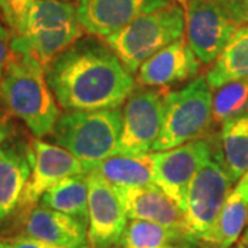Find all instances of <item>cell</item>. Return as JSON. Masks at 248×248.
<instances>
[{
	"mask_svg": "<svg viewBox=\"0 0 248 248\" xmlns=\"http://www.w3.org/2000/svg\"><path fill=\"white\" fill-rule=\"evenodd\" d=\"M248 110V78L234 80L215 90L213 99V123L223 124Z\"/></svg>",
	"mask_w": 248,
	"mask_h": 248,
	"instance_id": "obj_23",
	"label": "cell"
},
{
	"mask_svg": "<svg viewBox=\"0 0 248 248\" xmlns=\"http://www.w3.org/2000/svg\"><path fill=\"white\" fill-rule=\"evenodd\" d=\"M248 78V24L233 33L219 57L211 63L205 79L213 91L226 83Z\"/></svg>",
	"mask_w": 248,
	"mask_h": 248,
	"instance_id": "obj_20",
	"label": "cell"
},
{
	"mask_svg": "<svg viewBox=\"0 0 248 248\" xmlns=\"http://www.w3.org/2000/svg\"><path fill=\"white\" fill-rule=\"evenodd\" d=\"M31 152L32 172L18 208L28 210L36 205L42 196L63 178L75 174H87L86 166L71 152L57 143L36 138L31 142Z\"/></svg>",
	"mask_w": 248,
	"mask_h": 248,
	"instance_id": "obj_11",
	"label": "cell"
},
{
	"mask_svg": "<svg viewBox=\"0 0 248 248\" xmlns=\"http://www.w3.org/2000/svg\"><path fill=\"white\" fill-rule=\"evenodd\" d=\"M101 37H80L46 68V79L65 110L122 108L137 89L134 73Z\"/></svg>",
	"mask_w": 248,
	"mask_h": 248,
	"instance_id": "obj_1",
	"label": "cell"
},
{
	"mask_svg": "<svg viewBox=\"0 0 248 248\" xmlns=\"http://www.w3.org/2000/svg\"><path fill=\"white\" fill-rule=\"evenodd\" d=\"M112 186H149L155 184L152 152L143 155H113L89 170Z\"/></svg>",
	"mask_w": 248,
	"mask_h": 248,
	"instance_id": "obj_19",
	"label": "cell"
},
{
	"mask_svg": "<svg viewBox=\"0 0 248 248\" xmlns=\"http://www.w3.org/2000/svg\"><path fill=\"white\" fill-rule=\"evenodd\" d=\"M123 123V109L65 110L53 131L57 145L71 152L89 170L115 155Z\"/></svg>",
	"mask_w": 248,
	"mask_h": 248,
	"instance_id": "obj_3",
	"label": "cell"
},
{
	"mask_svg": "<svg viewBox=\"0 0 248 248\" xmlns=\"http://www.w3.org/2000/svg\"><path fill=\"white\" fill-rule=\"evenodd\" d=\"M10 247L11 248H62L54 246L51 243H47L43 240L35 239L27 234H19L14 239H10Z\"/></svg>",
	"mask_w": 248,
	"mask_h": 248,
	"instance_id": "obj_26",
	"label": "cell"
},
{
	"mask_svg": "<svg viewBox=\"0 0 248 248\" xmlns=\"http://www.w3.org/2000/svg\"><path fill=\"white\" fill-rule=\"evenodd\" d=\"M33 0H0V11L10 31L14 32Z\"/></svg>",
	"mask_w": 248,
	"mask_h": 248,
	"instance_id": "obj_24",
	"label": "cell"
},
{
	"mask_svg": "<svg viewBox=\"0 0 248 248\" xmlns=\"http://www.w3.org/2000/svg\"><path fill=\"white\" fill-rule=\"evenodd\" d=\"M248 223V171L232 189L213 228L202 237L204 248H232Z\"/></svg>",
	"mask_w": 248,
	"mask_h": 248,
	"instance_id": "obj_17",
	"label": "cell"
},
{
	"mask_svg": "<svg viewBox=\"0 0 248 248\" xmlns=\"http://www.w3.org/2000/svg\"><path fill=\"white\" fill-rule=\"evenodd\" d=\"M215 142L199 138L169 151L152 152L155 184L185 211L187 189L197 171L211 157Z\"/></svg>",
	"mask_w": 248,
	"mask_h": 248,
	"instance_id": "obj_9",
	"label": "cell"
},
{
	"mask_svg": "<svg viewBox=\"0 0 248 248\" xmlns=\"http://www.w3.org/2000/svg\"><path fill=\"white\" fill-rule=\"evenodd\" d=\"M244 24L240 0H189L185 6L186 39L203 65H211Z\"/></svg>",
	"mask_w": 248,
	"mask_h": 248,
	"instance_id": "obj_6",
	"label": "cell"
},
{
	"mask_svg": "<svg viewBox=\"0 0 248 248\" xmlns=\"http://www.w3.org/2000/svg\"><path fill=\"white\" fill-rule=\"evenodd\" d=\"M24 233L62 248H90L89 225L78 218L43 205L28 208Z\"/></svg>",
	"mask_w": 248,
	"mask_h": 248,
	"instance_id": "obj_15",
	"label": "cell"
},
{
	"mask_svg": "<svg viewBox=\"0 0 248 248\" xmlns=\"http://www.w3.org/2000/svg\"><path fill=\"white\" fill-rule=\"evenodd\" d=\"M219 148L226 171L237 184L248 171V110L222 124Z\"/></svg>",
	"mask_w": 248,
	"mask_h": 248,
	"instance_id": "obj_22",
	"label": "cell"
},
{
	"mask_svg": "<svg viewBox=\"0 0 248 248\" xmlns=\"http://www.w3.org/2000/svg\"><path fill=\"white\" fill-rule=\"evenodd\" d=\"M89 179V243L90 248L120 246L128 217L112 186L97 172H87Z\"/></svg>",
	"mask_w": 248,
	"mask_h": 248,
	"instance_id": "obj_10",
	"label": "cell"
},
{
	"mask_svg": "<svg viewBox=\"0 0 248 248\" xmlns=\"http://www.w3.org/2000/svg\"><path fill=\"white\" fill-rule=\"evenodd\" d=\"M122 248H203L192 232L167 228L159 223L130 219Z\"/></svg>",
	"mask_w": 248,
	"mask_h": 248,
	"instance_id": "obj_18",
	"label": "cell"
},
{
	"mask_svg": "<svg viewBox=\"0 0 248 248\" xmlns=\"http://www.w3.org/2000/svg\"><path fill=\"white\" fill-rule=\"evenodd\" d=\"M172 0H78V16L86 33L107 39L122 28Z\"/></svg>",
	"mask_w": 248,
	"mask_h": 248,
	"instance_id": "obj_12",
	"label": "cell"
},
{
	"mask_svg": "<svg viewBox=\"0 0 248 248\" xmlns=\"http://www.w3.org/2000/svg\"><path fill=\"white\" fill-rule=\"evenodd\" d=\"M9 137V125L0 122V146L1 143L6 141V138Z\"/></svg>",
	"mask_w": 248,
	"mask_h": 248,
	"instance_id": "obj_27",
	"label": "cell"
},
{
	"mask_svg": "<svg viewBox=\"0 0 248 248\" xmlns=\"http://www.w3.org/2000/svg\"><path fill=\"white\" fill-rule=\"evenodd\" d=\"M185 35V7L172 3L134 19L104 39L123 63L137 73L142 63Z\"/></svg>",
	"mask_w": 248,
	"mask_h": 248,
	"instance_id": "obj_4",
	"label": "cell"
},
{
	"mask_svg": "<svg viewBox=\"0 0 248 248\" xmlns=\"http://www.w3.org/2000/svg\"><path fill=\"white\" fill-rule=\"evenodd\" d=\"M214 91L205 75H199L182 89L164 94V117L152 152L169 151L203 138L213 123Z\"/></svg>",
	"mask_w": 248,
	"mask_h": 248,
	"instance_id": "obj_5",
	"label": "cell"
},
{
	"mask_svg": "<svg viewBox=\"0 0 248 248\" xmlns=\"http://www.w3.org/2000/svg\"><path fill=\"white\" fill-rule=\"evenodd\" d=\"M233 248H248V247H247V246H244L243 243H240V244H237L236 247H233Z\"/></svg>",
	"mask_w": 248,
	"mask_h": 248,
	"instance_id": "obj_32",
	"label": "cell"
},
{
	"mask_svg": "<svg viewBox=\"0 0 248 248\" xmlns=\"http://www.w3.org/2000/svg\"><path fill=\"white\" fill-rule=\"evenodd\" d=\"M0 99L36 138L51 135L61 112L46 79V69L27 55L11 51L0 83Z\"/></svg>",
	"mask_w": 248,
	"mask_h": 248,
	"instance_id": "obj_2",
	"label": "cell"
},
{
	"mask_svg": "<svg viewBox=\"0 0 248 248\" xmlns=\"http://www.w3.org/2000/svg\"><path fill=\"white\" fill-rule=\"evenodd\" d=\"M164 117V94L159 89L140 87L123 107V123L115 155H143L152 152Z\"/></svg>",
	"mask_w": 248,
	"mask_h": 248,
	"instance_id": "obj_8",
	"label": "cell"
},
{
	"mask_svg": "<svg viewBox=\"0 0 248 248\" xmlns=\"http://www.w3.org/2000/svg\"><path fill=\"white\" fill-rule=\"evenodd\" d=\"M11 31L0 24V83L3 80L11 54Z\"/></svg>",
	"mask_w": 248,
	"mask_h": 248,
	"instance_id": "obj_25",
	"label": "cell"
},
{
	"mask_svg": "<svg viewBox=\"0 0 248 248\" xmlns=\"http://www.w3.org/2000/svg\"><path fill=\"white\" fill-rule=\"evenodd\" d=\"M115 189L128 219L190 232L185 211L159 186H115Z\"/></svg>",
	"mask_w": 248,
	"mask_h": 248,
	"instance_id": "obj_14",
	"label": "cell"
},
{
	"mask_svg": "<svg viewBox=\"0 0 248 248\" xmlns=\"http://www.w3.org/2000/svg\"><path fill=\"white\" fill-rule=\"evenodd\" d=\"M241 3H244V6H247L248 7V0H240Z\"/></svg>",
	"mask_w": 248,
	"mask_h": 248,
	"instance_id": "obj_33",
	"label": "cell"
},
{
	"mask_svg": "<svg viewBox=\"0 0 248 248\" xmlns=\"http://www.w3.org/2000/svg\"><path fill=\"white\" fill-rule=\"evenodd\" d=\"M243 9H244V21H246V24H248V7L244 6V3H243Z\"/></svg>",
	"mask_w": 248,
	"mask_h": 248,
	"instance_id": "obj_31",
	"label": "cell"
},
{
	"mask_svg": "<svg viewBox=\"0 0 248 248\" xmlns=\"http://www.w3.org/2000/svg\"><path fill=\"white\" fill-rule=\"evenodd\" d=\"M61 1H69V0H61Z\"/></svg>",
	"mask_w": 248,
	"mask_h": 248,
	"instance_id": "obj_34",
	"label": "cell"
},
{
	"mask_svg": "<svg viewBox=\"0 0 248 248\" xmlns=\"http://www.w3.org/2000/svg\"><path fill=\"white\" fill-rule=\"evenodd\" d=\"M234 185L223 164L221 148L217 143L211 157L192 179L186 196V219L189 229L197 239L202 240L213 228Z\"/></svg>",
	"mask_w": 248,
	"mask_h": 248,
	"instance_id": "obj_7",
	"label": "cell"
},
{
	"mask_svg": "<svg viewBox=\"0 0 248 248\" xmlns=\"http://www.w3.org/2000/svg\"><path fill=\"white\" fill-rule=\"evenodd\" d=\"M31 172V145L10 142L0 146V221L19 207Z\"/></svg>",
	"mask_w": 248,
	"mask_h": 248,
	"instance_id": "obj_16",
	"label": "cell"
},
{
	"mask_svg": "<svg viewBox=\"0 0 248 248\" xmlns=\"http://www.w3.org/2000/svg\"><path fill=\"white\" fill-rule=\"evenodd\" d=\"M40 205L72 215L89 225V179L87 174L63 178L42 196Z\"/></svg>",
	"mask_w": 248,
	"mask_h": 248,
	"instance_id": "obj_21",
	"label": "cell"
},
{
	"mask_svg": "<svg viewBox=\"0 0 248 248\" xmlns=\"http://www.w3.org/2000/svg\"><path fill=\"white\" fill-rule=\"evenodd\" d=\"M202 62L193 53L186 37H181L145 61L137 71L141 87L164 89L199 76Z\"/></svg>",
	"mask_w": 248,
	"mask_h": 248,
	"instance_id": "obj_13",
	"label": "cell"
},
{
	"mask_svg": "<svg viewBox=\"0 0 248 248\" xmlns=\"http://www.w3.org/2000/svg\"><path fill=\"white\" fill-rule=\"evenodd\" d=\"M241 243H243L244 246H247L248 247V223H247V228H246V231H244L243 236H241Z\"/></svg>",
	"mask_w": 248,
	"mask_h": 248,
	"instance_id": "obj_28",
	"label": "cell"
},
{
	"mask_svg": "<svg viewBox=\"0 0 248 248\" xmlns=\"http://www.w3.org/2000/svg\"><path fill=\"white\" fill-rule=\"evenodd\" d=\"M172 1H174V3H177V4H179V6H182V7H185L189 0H172Z\"/></svg>",
	"mask_w": 248,
	"mask_h": 248,
	"instance_id": "obj_30",
	"label": "cell"
},
{
	"mask_svg": "<svg viewBox=\"0 0 248 248\" xmlns=\"http://www.w3.org/2000/svg\"><path fill=\"white\" fill-rule=\"evenodd\" d=\"M0 248H11L9 240H0Z\"/></svg>",
	"mask_w": 248,
	"mask_h": 248,
	"instance_id": "obj_29",
	"label": "cell"
}]
</instances>
